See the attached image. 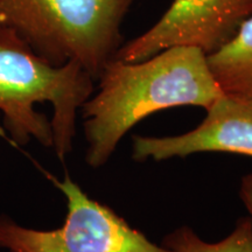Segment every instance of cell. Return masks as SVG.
Instances as JSON below:
<instances>
[{
  "instance_id": "5",
  "label": "cell",
  "mask_w": 252,
  "mask_h": 252,
  "mask_svg": "<svg viewBox=\"0 0 252 252\" xmlns=\"http://www.w3.org/2000/svg\"><path fill=\"white\" fill-rule=\"evenodd\" d=\"M252 15V0H173L149 31L122 45L113 58L138 62L175 46L213 54Z\"/></svg>"
},
{
  "instance_id": "7",
  "label": "cell",
  "mask_w": 252,
  "mask_h": 252,
  "mask_svg": "<svg viewBox=\"0 0 252 252\" xmlns=\"http://www.w3.org/2000/svg\"><path fill=\"white\" fill-rule=\"evenodd\" d=\"M207 60L223 93L252 102V15L226 45L207 55Z\"/></svg>"
},
{
  "instance_id": "3",
  "label": "cell",
  "mask_w": 252,
  "mask_h": 252,
  "mask_svg": "<svg viewBox=\"0 0 252 252\" xmlns=\"http://www.w3.org/2000/svg\"><path fill=\"white\" fill-rule=\"evenodd\" d=\"M134 0H0V25L50 64L76 62L94 81L123 45Z\"/></svg>"
},
{
  "instance_id": "8",
  "label": "cell",
  "mask_w": 252,
  "mask_h": 252,
  "mask_svg": "<svg viewBox=\"0 0 252 252\" xmlns=\"http://www.w3.org/2000/svg\"><path fill=\"white\" fill-rule=\"evenodd\" d=\"M162 247L171 252H252V220L241 217L234 230L216 243L203 241L189 226H180L165 236Z\"/></svg>"
},
{
  "instance_id": "4",
  "label": "cell",
  "mask_w": 252,
  "mask_h": 252,
  "mask_svg": "<svg viewBox=\"0 0 252 252\" xmlns=\"http://www.w3.org/2000/svg\"><path fill=\"white\" fill-rule=\"evenodd\" d=\"M67 202L63 224L54 230L31 229L0 215V249L8 252H171L151 242L115 210L91 198L65 173L48 174Z\"/></svg>"
},
{
  "instance_id": "1",
  "label": "cell",
  "mask_w": 252,
  "mask_h": 252,
  "mask_svg": "<svg viewBox=\"0 0 252 252\" xmlns=\"http://www.w3.org/2000/svg\"><path fill=\"white\" fill-rule=\"evenodd\" d=\"M98 89L82 106L86 162L99 168L123 137L153 113L180 106L207 110L222 89L207 54L196 47L175 46L138 62L112 58L98 77Z\"/></svg>"
},
{
  "instance_id": "2",
  "label": "cell",
  "mask_w": 252,
  "mask_h": 252,
  "mask_svg": "<svg viewBox=\"0 0 252 252\" xmlns=\"http://www.w3.org/2000/svg\"><path fill=\"white\" fill-rule=\"evenodd\" d=\"M94 78L76 62L50 64L12 28L0 25V113L11 139L71 153L77 113L94 94Z\"/></svg>"
},
{
  "instance_id": "9",
  "label": "cell",
  "mask_w": 252,
  "mask_h": 252,
  "mask_svg": "<svg viewBox=\"0 0 252 252\" xmlns=\"http://www.w3.org/2000/svg\"><path fill=\"white\" fill-rule=\"evenodd\" d=\"M239 197L252 220V173L242 178L241 186H239Z\"/></svg>"
},
{
  "instance_id": "6",
  "label": "cell",
  "mask_w": 252,
  "mask_h": 252,
  "mask_svg": "<svg viewBox=\"0 0 252 252\" xmlns=\"http://www.w3.org/2000/svg\"><path fill=\"white\" fill-rule=\"evenodd\" d=\"M193 130L168 137H132V159L165 161L197 153H231L252 158V102L223 94Z\"/></svg>"
}]
</instances>
